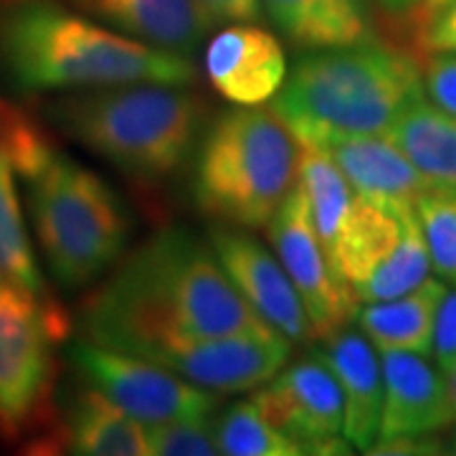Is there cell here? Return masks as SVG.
Returning a JSON list of instances; mask_svg holds the SVG:
<instances>
[{
  "instance_id": "1",
  "label": "cell",
  "mask_w": 456,
  "mask_h": 456,
  "mask_svg": "<svg viewBox=\"0 0 456 456\" xmlns=\"http://www.w3.org/2000/svg\"><path fill=\"white\" fill-rule=\"evenodd\" d=\"M84 340L147 358L170 345L269 327L224 272L211 244L163 228L84 299Z\"/></svg>"
},
{
  "instance_id": "2",
  "label": "cell",
  "mask_w": 456,
  "mask_h": 456,
  "mask_svg": "<svg viewBox=\"0 0 456 456\" xmlns=\"http://www.w3.org/2000/svg\"><path fill=\"white\" fill-rule=\"evenodd\" d=\"M0 69L28 92H77L114 84H193V59L155 49L71 13L56 0L0 5Z\"/></svg>"
},
{
  "instance_id": "3",
  "label": "cell",
  "mask_w": 456,
  "mask_h": 456,
  "mask_svg": "<svg viewBox=\"0 0 456 456\" xmlns=\"http://www.w3.org/2000/svg\"><path fill=\"white\" fill-rule=\"evenodd\" d=\"M421 66L388 41L305 51L272 99L294 140L320 132L388 134L424 97Z\"/></svg>"
},
{
  "instance_id": "4",
  "label": "cell",
  "mask_w": 456,
  "mask_h": 456,
  "mask_svg": "<svg viewBox=\"0 0 456 456\" xmlns=\"http://www.w3.org/2000/svg\"><path fill=\"white\" fill-rule=\"evenodd\" d=\"M46 117L125 175L155 183L193 155L203 102L183 84L132 82L61 94L46 104Z\"/></svg>"
},
{
  "instance_id": "5",
  "label": "cell",
  "mask_w": 456,
  "mask_h": 456,
  "mask_svg": "<svg viewBox=\"0 0 456 456\" xmlns=\"http://www.w3.org/2000/svg\"><path fill=\"white\" fill-rule=\"evenodd\" d=\"M299 178V145L272 110L218 114L196 147L193 198L221 226H269Z\"/></svg>"
},
{
  "instance_id": "6",
  "label": "cell",
  "mask_w": 456,
  "mask_h": 456,
  "mask_svg": "<svg viewBox=\"0 0 456 456\" xmlns=\"http://www.w3.org/2000/svg\"><path fill=\"white\" fill-rule=\"evenodd\" d=\"M18 175L26 180L38 248L59 287L82 289L112 269L130 239V216L97 173L49 145Z\"/></svg>"
},
{
  "instance_id": "7",
  "label": "cell",
  "mask_w": 456,
  "mask_h": 456,
  "mask_svg": "<svg viewBox=\"0 0 456 456\" xmlns=\"http://www.w3.org/2000/svg\"><path fill=\"white\" fill-rule=\"evenodd\" d=\"M330 264L358 305L416 289L431 277L416 208L358 196Z\"/></svg>"
},
{
  "instance_id": "8",
  "label": "cell",
  "mask_w": 456,
  "mask_h": 456,
  "mask_svg": "<svg viewBox=\"0 0 456 456\" xmlns=\"http://www.w3.org/2000/svg\"><path fill=\"white\" fill-rule=\"evenodd\" d=\"M69 320L51 299H41L0 279V436L20 439L49 406L53 345Z\"/></svg>"
},
{
  "instance_id": "9",
  "label": "cell",
  "mask_w": 456,
  "mask_h": 456,
  "mask_svg": "<svg viewBox=\"0 0 456 456\" xmlns=\"http://www.w3.org/2000/svg\"><path fill=\"white\" fill-rule=\"evenodd\" d=\"M69 358L77 370L107 398L145 426L185 419H211L218 398L188 383L152 360L102 347L89 340L71 342Z\"/></svg>"
},
{
  "instance_id": "10",
  "label": "cell",
  "mask_w": 456,
  "mask_h": 456,
  "mask_svg": "<svg viewBox=\"0 0 456 456\" xmlns=\"http://www.w3.org/2000/svg\"><path fill=\"white\" fill-rule=\"evenodd\" d=\"M266 236L284 272L292 279L294 289L302 297L314 327V340L330 338L347 325L358 302L330 264L299 180L269 221Z\"/></svg>"
},
{
  "instance_id": "11",
  "label": "cell",
  "mask_w": 456,
  "mask_h": 456,
  "mask_svg": "<svg viewBox=\"0 0 456 456\" xmlns=\"http://www.w3.org/2000/svg\"><path fill=\"white\" fill-rule=\"evenodd\" d=\"M254 406L294 439L305 454H350L342 439L345 408L335 375L314 355L281 368L272 380L254 388Z\"/></svg>"
},
{
  "instance_id": "12",
  "label": "cell",
  "mask_w": 456,
  "mask_h": 456,
  "mask_svg": "<svg viewBox=\"0 0 456 456\" xmlns=\"http://www.w3.org/2000/svg\"><path fill=\"white\" fill-rule=\"evenodd\" d=\"M292 355V342L272 327L239 330L150 353L152 360L206 391H254L272 380Z\"/></svg>"
},
{
  "instance_id": "13",
  "label": "cell",
  "mask_w": 456,
  "mask_h": 456,
  "mask_svg": "<svg viewBox=\"0 0 456 456\" xmlns=\"http://www.w3.org/2000/svg\"><path fill=\"white\" fill-rule=\"evenodd\" d=\"M208 244L233 287L266 325L297 345L314 342L310 314L277 254L246 233V228H213Z\"/></svg>"
},
{
  "instance_id": "14",
  "label": "cell",
  "mask_w": 456,
  "mask_h": 456,
  "mask_svg": "<svg viewBox=\"0 0 456 456\" xmlns=\"http://www.w3.org/2000/svg\"><path fill=\"white\" fill-rule=\"evenodd\" d=\"M203 71L218 97L233 107H261L287 82V56L274 33L254 23H233L203 51Z\"/></svg>"
},
{
  "instance_id": "15",
  "label": "cell",
  "mask_w": 456,
  "mask_h": 456,
  "mask_svg": "<svg viewBox=\"0 0 456 456\" xmlns=\"http://www.w3.org/2000/svg\"><path fill=\"white\" fill-rule=\"evenodd\" d=\"M327 152L362 198L391 206H413L431 188L426 175L388 134L320 132L297 140Z\"/></svg>"
},
{
  "instance_id": "16",
  "label": "cell",
  "mask_w": 456,
  "mask_h": 456,
  "mask_svg": "<svg viewBox=\"0 0 456 456\" xmlns=\"http://www.w3.org/2000/svg\"><path fill=\"white\" fill-rule=\"evenodd\" d=\"M383 406L378 439L424 436L454 426L446 375L426 355L406 350H380Z\"/></svg>"
},
{
  "instance_id": "17",
  "label": "cell",
  "mask_w": 456,
  "mask_h": 456,
  "mask_svg": "<svg viewBox=\"0 0 456 456\" xmlns=\"http://www.w3.org/2000/svg\"><path fill=\"white\" fill-rule=\"evenodd\" d=\"M312 355L335 375L342 393V434L358 452H368L378 439L383 406V368L378 347L355 327H340L330 338L314 340Z\"/></svg>"
},
{
  "instance_id": "18",
  "label": "cell",
  "mask_w": 456,
  "mask_h": 456,
  "mask_svg": "<svg viewBox=\"0 0 456 456\" xmlns=\"http://www.w3.org/2000/svg\"><path fill=\"white\" fill-rule=\"evenodd\" d=\"M77 5L114 31L188 59L213 28L200 0H77Z\"/></svg>"
},
{
  "instance_id": "19",
  "label": "cell",
  "mask_w": 456,
  "mask_h": 456,
  "mask_svg": "<svg viewBox=\"0 0 456 456\" xmlns=\"http://www.w3.org/2000/svg\"><path fill=\"white\" fill-rule=\"evenodd\" d=\"M261 8L297 49H332L380 38L373 0H261Z\"/></svg>"
},
{
  "instance_id": "20",
  "label": "cell",
  "mask_w": 456,
  "mask_h": 456,
  "mask_svg": "<svg viewBox=\"0 0 456 456\" xmlns=\"http://www.w3.org/2000/svg\"><path fill=\"white\" fill-rule=\"evenodd\" d=\"M449 284L439 277H428L416 289L380 299L365 302L353 312V322L380 350H406L419 355H431L436 314Z\"/></svg>"
},
{
  "instance_id": "21",
  "label": "cell",
  "mask_w": 456,
  "mask_h": 456,
  "mask_svg": "<svg viewBox=\"0 0 456 456\" xmlns=\"http://www.w3.org/2000/svg\"><path fill=\"white\" fill-rule=\"evenodd\" d=\"M64 444L79 456H152L147 426L94 386L82 388L66 408Z\"/></svg>"
},
{
  "instance_id": "22",
  "label": "cell",
  "mask_w": 456,
  "mask_h": 456,
  "mask_svg": "<svg viewBox=\"0 0 456 456\" xmlns=\"http://www.w3.org/2000/svg\"><path fill=\"white\" fill-rule=\"evenodd\" d=\"M426 180L456 188V114L444 112L431 99H416L388 132Z\"/></svg>"
},
{
  "instance_id": "23",
  "label": "cell",
  "mask_w": 456,
  "mask_h": 456,
  "mask_svg": "<svg viewBox=\"0 0 456 456\" xmlns=\"http://www.w3.org/2000/svg\"><path fill=\"white\" fill-rule=\"evenodd\" d=\"M299 145V185L310 203L312 221L322 239L327 256L335 254L340 244V236L353 208L358 203V193L353 185L342 175V170L335 165V160L312 145Z\"/></svg>"
},
{
  "instance_id": "24",
  "label": "cell",
  "mask_w": 456,
  "mask_h": 456,
  "mask_svg": "<svg viewBox=\"0 0 456 456\" xmlns=\"http://www.w3.org/2000/svg\"><path fill=\"white\" fill-rule=\"evenodd\" d=\"M0 279H8L41 299H51L33 256L23 211L18 203L16 167L0 145Z\"/></svg>"
},
{
  "instance_id": "25",
  "label": "cell",
  "mask_w": 456,
  "mask_h": 456,
  "mask_svg": "<svg viewBox=\"0 0 456 456\" xmlns=\"http://www.w3.org/2000/svg\"><path fill=\"white\" fill-rule=\"evenodd\" d=\"M221 454L226 456H299L302 446L279 431L254 401H241L226 408L216 421Z\"/></svg>"
},
{
  "instance_id": "26",
  "label": "cell",
  "mask_w": 456,
  "mask_h": 456,
  "mask_svg": "<svg viewBox=\"0 0 456 456\" xmlns=\"http://www.w3.org/2000/svg\"><path fill=\"white\" fill-rule=\"evenodd\" d=\"M416 216L424 231L431 272L456 287V188L431 185L416 200Z\"/></svg>"
},
{
  "instance_id": "27",
  "label": "cell",
  "mask_w": 456,
  "mask_h": 456,
  "mask_svg": "<svg viewBox=\"0 0 456 456\" xmlns=\"http://www.w3.org/2000/svg\"><path fill=\"white\" fill-rule=\"evenodd\" d=\"M152 456H216L221 454L211 419H185L147 426Z\"/></svg>"
},
{
  "instance_id": "28",
  "label": "cell",
  "mask_w": 456,
  "mask_h": 456,
  "mask_svg": "<svg viewBox=\"0 0 456 456\" xmlns=\"http://www.w3.org/2000/svg\"><path fill=\"white\" fill-rule=\"evenodd\" d=\"M421 77L426 97L444 112L456 114V51L426 53Z\"/></svg>"
},
{
  "instance_id": "29",
  "label": "cell",
  "mask_w": 456,
  "mask_h": 456,
  "mask_svg": "<svg viewBox=\"0 0 456 456\" xmlns=\"http://www.w3.org/2000/svg\"><path fill=\"white\" fill-rule=\"evenodd\" d=\"M431 355L436 360V368L449 375L456 370V287H449L439 305L436 330H434V347Z\"/></svg>"
},
{
  "instance_id": "30",
  "label": "cell",
  "mask_w": 456,
  "mask_h": 456,
  "mask_svg": "<svg viewBox=\"0 0 456 456\" xmlns=\"http://www.w3.org/2000/svg\"><path fill=\"white\" fill-rule=\"evenodd\" d=\"M419 46L424 53L456 51V0L419 23Z\"/></svg>"
},
{
  "instance_id": "31",
  "label": "cell",
  "mask_w": 456,
  "mask_h": 456,
  "mask_svg": "<svg viewBox=\"0 0 456 456\" xmlns=\"http://www.w3.org/2000/svg\"><path fill=\"white\" fill-rule=\"evenodd\" d=\"M446 441H441L434 434L424 436H391V439H375L373 446L365 454H386V456H431L444 454Z\"/></svg>"
},
{
  "instance_id": "32",
  "label": "cell",
  "mask_w": 456,
  "mask_h": 456,
  "mask_svg": "<svg viewBox=\"0 0 456 456\" xmlns=\"http://www.w3.org/2000/svg\"><path fill=\"white\" fill-rule=\"evenodd\" d=\"M213 23H254L261 13V0H200Z\"/></svg>"
},
{
  "instance_id": "33",
  "label": "cell",
  "mask_w": 456,
  "mask_h": 456,
  "mask_svg": "<svg viewBox=\"0 0 456 456\" xmlns=\"http://www.w3.org/2000/svg\"><path fill=\"white\" fill-rule=\"evenodd\" d=\"M375 5L391 18H413L419 13V5L421 0H373Z\"/></svg>"
},
{
  "instance_id": "34",
  "label": "cell",
  "mask_w": 456,
  "mask_h": 456,
  "mask_svg": "<svg viewBox=\"0 0 456 456\" xmlns=\"http://www.w3.org/2000/svg\"><path fill=\"white\" fill-rule=\"evenodd\" d=\"M452 0H421V5H419V13H416V26L419 23H424L426 18L434 16L436 11H441L444 5H449Z\"/></svg>"
},
{
  "instance_id": "35",
  "label": "cell",
  "mask_w": 456,
  "mask_h": 456,
  "mask_svg": "<svg viewBox=\"0 0 456 456\" xmlns=\"http://www.w3.org/2000/svg\"><path fill=\"white\" fill-rule=\"evenodd\" d=\"M446 386H449V406H452V419L456 424V370L446 378Z\"/></svg>"
},
{
  "instance_id": "36",
  "label": "cell",
  "mask_w": 456,
  "mask_h": 456,
  "mask_svg": "<svg viewBox=\"0 0 456 456\" xmlns=\"http://www.w3.org/2000/svg\"><path fill=\"white\" fill-rule=\"evenodd\" d=\"M446 452H449V454H456V428H454V434H452V439L446 441Z\"/></svg>"
}]
</instances>
